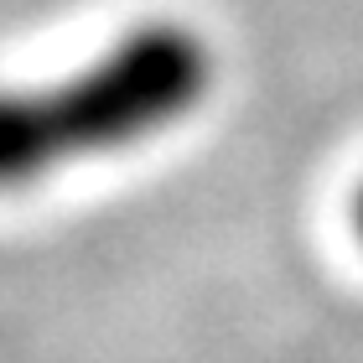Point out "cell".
Here are the masks:
<instances>
[{"instance_id":"obj_1","label":"cell","mask_w":363,"mask_h":363,"mask_svg":"<svg viewBox=\"0 0 363 363\" xmlns=\"http://www.w3.org/2000/svg\"><path fill=\"white\" fill-rule=\"evenodd\" d=\"M218 78L223 57L203 26L151 16L52 84L0 89V197L167 140L208 109Z\"/></svg>"},{"instance_id":"obj_2","label":"cell","mask_w":363,"mask_h":363,"mask_svg":"<svg viewBox=\"0 0 363 363\" xmlns=\"http://www.w3.org/2000/svg\"><path fill=\"white\" fill-rule=\"evenodd\" d=\"M348 218H353V234L363 244V182H358V192H353V208H348Z\"/></svg>"}]
</instances>
